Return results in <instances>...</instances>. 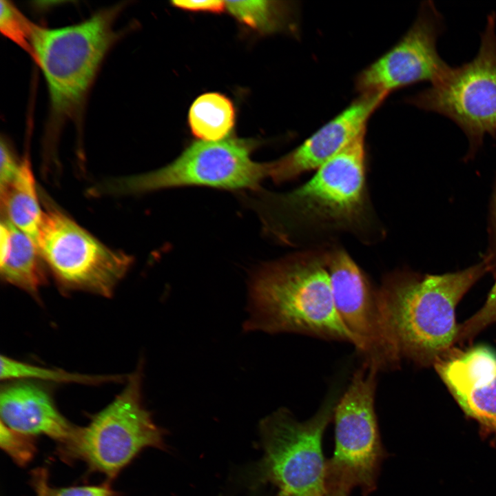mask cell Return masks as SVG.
<instances>
[{"mask_svg": "<svg viewBox=\"0 0 496 496\" xmlns=\"http://www.w3.org/2000/svg\"><path fill=\"white\" fill-rule=\"evenodd\" d=\"M235 121L231 101L218 93L198 97L190 107L189 123L194 136L205 141H218L231 132Z\"/></svg>", "mask_w": 496, "mask_h": 496, "instance_id": "cell-18", "label": "cell"}, {"mask_svg": "<svg viewBox=\"0 0 496 496\" xmlns=\"http://www.w3.org/2000/svg\"><path fill=\"white\" fill-rule=\"evenodd\" d=\"M177 8L189 11L220 12L225 7L223 1H174Z\"/></svg>", "mask_w": 496, "mask_h": 496, "instance_id": "cell-27", "label": "cell"}, {"mask_svg": "<svg viewBox=\"0 0 496 496\" xmlns=\"http://www.w3.org/2000/svg\"><path fill=\"white\" fill-rule=\"evenodd\" d=\"M324 496H348L347 494L341 492H327Z\"/></svg>", "mask_w": 496, "mask_h": 496, "instance_id": "cell-29", "label": "cell"}, {"mask_svg": "<svg viewBox=\"0 0 496 496\" xmlns=\"http://www.w3.org/2000/svg\"><path fill=\"white\" fill-rule=\"evenodd\" d=\"M481 262L443 274L400 271L378 289L393 342L402 360L435 365L455 350L458 326L455 309L466 293L486 273Z\"/></svg>", "mask_w": 496, "mask_h": 496, "instance_id": "cell-1", "label": "cell"}, {"mask_svg": "<svg viewBox=\"0 0 496 496\" xmlns=\"http://www.w3.org/2000/svg\"><path fill=\"white\" fill-rule=\"evenodd\" d=\"M225 7L238 20L262 30H272L282 23V8L267 1H227Z\"/></svg>", "mask_w": 496, "mask_h": 496, "instance_id": "cell-20", "label": "cell"}, {"mask_svg": "<svg viewBox=\"0 0 496 496\" xmlns=\"http://www.w3.org/2000/svg\"><path fill=\"white\" fill-rule=\"evenodd\" d=\"M251 144L243 140L197 141L170 164L153 172L105 183L98 193H145L202 185L226 189H255L270 176L271 165L251 158Z\"/></svg>", "mask_w": 496, "mask_h": 496, "instance_id": "cell-9", "label": "cell"}, {"mask_svg": "<svg viewBox=\"0 0 496 496\" xmlns=\"http://www.w3.org/2000/svg\"><path fill=\"white\" fill-rule=\"evenodd\" d=\"M377 373L362 364L337 402L335 449L326 467L327 492L349 495L359 488L367 496L376 488L386 457L375 409Z\"/></svg>", "mask_w": 496, "mask_h": 496, "instance_id": "cell-8", "label": "cell"}, {"mask_svg": "<svg viewBox=\"0 0 496 496\" xmlns=\"http://www.w3.org/2000/svg\"><path fill=\"white\" fill-rule=\"evenodd\" d=\"M34 25L10 1H1V32L31 55Z\"/></svg>", "mask_w": 496, "mask_h": 496, "instance_id": "cell-21", "label": "cell"}, {"mask_svg": "<svg viewBox=\"0 0 496 496\" xmlns=\"http://www.w3.org/2000/svg\"><path fill=\"white\" fill-rule=\"evenodd\" d=\"M245 330L353 343L335 307L326 259L300 255L260 267L249 284Z\"/></svg>", "mask_w": 496, "mask_h": 496, "instance_id": "cell-2", "label": "cell"}, {"mask_svg": "<svg viewBox=\"0 0 496 496\" xmlns=\"http://www.w3.org/2000/svg\"><path fill=\"white\" fill-rule=\"evenodd\" d=\"M444 30L441 13L432 1H424L416 19L397 43L358 74L357 91L360 94H389L410 85L437 81L450 66L437 47Z\"/></svg>", "mask_w": 496, "mask_h": 496, "instance_id": "cell-12", "label": "cell"}, {"mask_svg": "<svg viewBox=\"0 0 496 496\" xmlns=\"http://www.w3.org/2000/svg\"><path fill=\"white\" fill-rule=\"evenodd\" d=\"M48 485L45 488L44 496H119L107 484L65 488H50Z\"/></svg>", "mask_w": 496, "mask_h": 496, "instance_id": "cell-24", "label": "cell"}, {"mask_svg": "<svg viewBox=\"0 0 496 496\" xmlns=\"http://www.w3.org/2000/svg\"><path fill=\"white\" fill-rule=\"evenodd\" d=\"M37 247L65 291L110 297L132 260L112 250L60 210L48 205L43 213Z\"/></svg>", "mask_w": 496, "mask_h": 496, "instance_id": "cell-10", "label": "cell"}, {"mask_svg": "<svg viewBox=\"0 0 496 496\" xmlns=\"http://www.w3.org/2000/svg\"><path fill=\"white\" fill-rule=\"evenodd\" d=\"M434 366L465 414L496 435V353L479 345L455 351Z\"/></svg>", "mask_w": 496, "mask_h": 496, "instance_id": "cell-14", "label": "cell"}, {"mask_svg": "<svg viewBox=\"0 0 496 496\" xmlns=\"http://www.w3.org/2000/svg\"><path fill=\"white\" fill-rule=\"evenodd\" d=\"M33 485L37 496H44L45 486L48 484V473L45 468H39L32 473Z\"/></svg>", "mask_w": 496, "mask_h": 496, "instance_id": "cell-28", "label": "cell"}, {"mask_svg": "<svg viewBox=\"0 0 496 496\" xmlns=\"http://www.w3.org/2000/svg\"><path fill=\"white\" fill-rule=\"evenodd\" d=\"M340 397L335 387L318 411L304 422L285 408L261 421L264 455L256 468L257 482L274 485L280 496L326 495L327 462L322 440Z\"/></svg>", "mask_w": 496, "mask_h": 496, "instance_id": "cell-4", "label": "cell"}, {"mask_svg": "<svg viewBox=\"0 0 496 496\" xmlns=\"http://www.w3.org/2000/svg\"><path fill=\"white\" fill-rule=\"evenodd\" d=\"M0 446L12 460L20 466L28 464L37 452L34 437L12 430L1 422Z\"/></svg>", "mask_w": 496, "mask_h": 496, "instance_id": "cell-22", "label": "cell"}, {"mask_svg": "<svg viewBox=\"0 0 496 496\" xmlns=\"http://www.w3.org/2000/svg\"><path fill=\"white\" fill-rule=\"evenodd\" d=\"M388 94H360L347 108L322 126L296 149L271 163L270 178L281 183L318 169L360 136L371 115Z\"/></svg>", "mask_w": 496, "mask_h": 496, "instance_id": "cell-13", "label": "cell"}, {"mask_svg": "<svg viewBox=\"0 0 496 496\" xmlns=\"http://www.w3.org/2000/svg\"><path fill=\"white\" fill-rule=\"evenodd\" d=\"M142 363L123 390L88 424L60 448L65 459H79L93 471L114 479L143 449H165L164 432L153 421L142 400Z\"/></svg>", "mask_w": 496, "mask_h": 496, "instance_id": "cell-6", "label": "cell"}, {"mask_svg": "<svg viewBox=\"0 0 496 496\" xmlns=\"http://www.w3.org/2000/svg\"><path fill=\"white\" fill-rule=\"evenodd\" d=\"M1 422L8 428L35 437L46 435L63 447L79 426L59 411L51 391L38 382H6L0 393Z\"/></svg>", "mask_w": 496, "mask_h": 496, "instance_id": "cell-15", "label": "cell"}, {"mask_svg": "<svg viewBox=\"0 0 496 496\" xmlns=\"http://www.w3.org/2000/svg\"><path fill=\"white\" fill-rule=\"evenodd\" d=\"M1 207L8 220L26 234L37 246L43 213L34 176L27 158L21 162L15 176L0 187Z\"/></svg>", "mask_w": 496, "mask_h": 496, "instance_id": "cell-16", "label": "cell"}, {"mask_svg": "<svg viewBox=\"0 0 496 496\" xmlns=\"http://www.w3.org/2000/svg\"><path fill=\"white\" fill-rule=\"evenodd\" d=\"M363 134L316 170L307 183L271 199V219L304 229L343 228L363 215L365 147Z\"/></svg>", "mask_w": 496, "mask_h": 496, "instance_id": "cell-7", "label": "cell"}, {"mask_svg": "<svg viewBox=\"0 0 496 496\" xmlns=\"http://www.w3.org/2000/svg\"><path fill=\"white\" fill-rule=\"evenodd\" d=\"M21 163L17 160L10 145L3 138L1 141L0 187L9 183L17 174Z\"/></svg>", "mask_w": 496, "mask_h": 496, "instance_id": "cell-26", "label": "cell"}, {"mask_svg": "<svg viewBox=\"0 0 496 496\" xmlns=\"http://www.w3.org/2000/svg\"><path fill=\"white\" fill-rule=\"evenodd\" d=\"M337 312L351 333L363 365L376 372L396 369L401 358L384 318L378 289L344 251L327 256Z\"/></svg>", "mask_w": 496, "mask_h": 496, "instance_id": "cell-11", "label": "cell"}, {"mask_svg": "<svg viewBox=\"0 0 496 496\" xmlns=\"http://www.w3.org/2000/svg\"><path fill=\"white\" fill-rule=\"evenodd\" d=\"M406 102L444 116L459 127L468 141L466 158L475 155L487 135L496 136V14H489L479 48L471 61L449 66L427 88Z\"/></svg>", "mask_w": 496, "mask_h": 496, "instance_id": "cell-5", "label": "cell"}, {"mask_svg": "<svg viewBox=\"0 0 496 496\" xmlns=\"http://www.w3.org/2000/svg\"><path fill=\"white\" fill-rule=\"evenodd\" d=\"M0 377L2 381L6 382L29 380L88 385L118 382L123 379V376L121 375H93L69 372L63 369L45 368L25 363L6 355L1 356Z\"/></svg>", "mask_w": 496, "mask_h": 496, "instance_id": "cell-19", "label": "cell"}, {"mask_svg": "<svg viewBox=\"0 0 496 496\" xmlns=\"http://www.w3.org/2000/svg\"><path fill=\"white\" fill-rule=\"evenodd\" d=\"M488 234V247L482 260L487 264L490 272L496 274V181L490 205Z\"/></svg>", "mask_w": 496, "mask_h": 496, "instance_id": "cell-25", "label": "cell"}, {"mask_svg": "<svg viewBox=\"0 0 496 496\" xmlns=\"http://www.w3.org/2000/svg\"><path fill=\"white\" fill-rule=\"evenodd\" d=\"M494 323H496V280L481 309L458 326L457 343L472 340Z\"/></svg>", "mask_w": 496, "mask_h": 496, "instance_id": "cell-23", "label": "cell"}, {"mask_svg": "<svg viewBox=\"0 0 496 496\" xmlns=\"http://www.w3.org/2000/svg\"><path fill=\"white\" fill-rule=\"evenodd\" d=\"M121 6L99 11L79 23L57 28L34 25L32 56L45 79L54 120L80 110L99 67L118 38Z\"/></svg>", "mask_w": 496, "mask_h": 496, "instance_id": "cell-3", "label": "cell"}, {"mask_svg": "<svg viewBox=\"0 0 496 496\" xmlns=\"http://www.w3.org/2000/svg\"><path fill=\"white\" fill-rule=\"evenodd\" d=\"M8 221L10 241L7 256L0 262L1 277L39 300L45 282L41 255L32 239Z\"/></svg>", "mask_w": 496, "mask_h": 496, "instance_id": "cell-17", "label": "cell"}]
</instances>
